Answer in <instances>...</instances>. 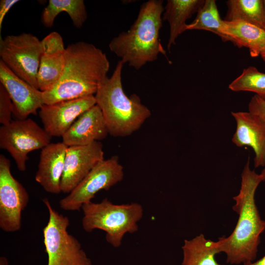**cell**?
Wrapping results in <instances>:
<instances>
[{
	"label": "cell",
	"mask_w": 265,
	"mask_h": 265,
	"mask_svg": "<svg viewBox=\"0 0 265 265\" xmlns=\"http://www.w3.org/2000/svg\"><path fill=\"white\" fill-rule=\"evenodd\" d=\"M81 209L83 230L86 232L95 229L106 232L107 242L116 248L121 246L126 233L138 230L137 222L143 216V208L138 203L116 205L107 198L100 203H85Z\"/></svg>",
	"instance_id": "obj_5"
},
{
	"label": "cell",
	"mask_w": 265,
	"mask_h": 265,
	"mask_svg": "<svg viewBox=\"0 0 265 265\" xmlns=\"http://www.w3.org/2000/svg\"><path fill=\"white\" fill-rule=\"evenodd\" d=\"M42 53L38 73V88L51 90L59 80L64 67L65 49L63 39L57 32L49 33L41 40Z\"/></svg>",
	"instance_id": "obj_14"
},
{
	"label": "cell",
	"mask_w": 265,
	"mask_h": 265,
	"mask_svg": "<svg viewBox=\"0 0 265 265\" xmlns=\"http://www.w3.org/2000/svg\"><path fill=\"white\" fill-rule=\"evenodd\" d=\"M260 55L261 56L262 59L265 61V48L261 53Z\"/></svg>",
	"instance_id": "obj_31"
},
{
	"label": "cell",
	"mask_w": 265,
	"mask_h": 265,
	"mask_svg": "<svg viewBox=\"0 0 265 265\" xmlns=\"http://www.w3.org/2000/svg\"><path fill=\"white\" fill-rule=\"evenodd\" d=\"M66 12L73 25L81 27L87 18L83 0H49L41 14V22L47 27H51L56 16L61 12Z\"/></svg>",
	"instance_id": "obj_21"
},
{
	"label": "cell",
	"mask_w": 265,
	"mask_h": 265,
	"mask_svg": "<svg viewBox=\"0 0 265 265\" xmlns=\"http://www.w3.org/2000/svg\"><path fill=\"white\" fill-rule=\"evenodd\" d=\"M235 92L249 91L255 93L265 100V73L254 66L243 69L242 73L228 86Z\"/></svg>",
	"instance_id": "obj_24"
},
{
	"label": "cell",
	"mask_w": 265,
	"mask_h": 265,
	"mask_svg": "<svg viewBox=\"0 0 265 265\" xmlns=\"http://www.w3.org/2000/svg\"><path fill=\"white\" fill-rule=\"evenodd\" d=\"M123 177V167L117 156L104 159L67 196L60 200V207L66 211L79 210L84 204L91 202L97 192L109 189L121 182Z\"/></svg>",
	"instance_id": "obj_9"
},
{
	"label": "cell",
	"mask_w": 265,
	"mask_h": 265,
	"mask_svg": "<svg viewBox=\"0 0 265 265\" xmlns=\"http://www.w3.org/2000/svg\"><path fill=\"white\" fill-rule=\"evenodd\" d=\"M244 265H265V255L263 258L254 263L251 262L248 264H244Z\"/></svg>",
	"instance_id": "obj_28"
},
{
	"label": "cell",
	"mask_w": 265,
	"mask_h": 265,
	"mask_svg": "<svg viewBox=\"0 0 265 265\" xmlns=\"http://www.w3.org/2000/svg\"><path fill=\"white\" fill-rule=\"evenodd\" d=\"M19 1L18 0H0V30L5 16L11 8Z\"/></svg>",
	"instance_id": "obj_27"
},
{
	"label": "cell",
	"mask_w": 265,
	"mask_h": 265,
	"mask_svg": "<svg viewBox=\"0 0 265 265\" xmlns=\"http://www.w3.org/2000/svg\"><path fill=\"white\" fill-rule=\"evenodd\" d=\"M42 51L41 40L29 33L0 38V60L17 76L38 89Z\"/></svg>",
	"instance_id": "obj_7"
},
{
	"label": "cell",
	"mask_w": 265,
	"mask_h": 265,
	"mask_svg": "<svg viewBox=\"0 0 265 265\" xmlns=\"http://www.w3.org/2000/svg\"><path fill=\"white\" fill-rule=\"evenodd\" d=\"M238 194L233 197V210L238 215L232 234L223 236L216 241L220 252L226 255L231 265L252 262L256 258L260 235L265 230V220L261 218L255 200L256 190L262 181L260 174L251 169L249 159L241 175Z\"/></svg>",
	"instance_id": "obj_1"
},
{
	"label": "cell",
	"mask_w": 265,
	"mask_h": 265,
	"mask_svg": "<svg viewBox=\"0 0 265 265\" xmlns=\"http://www.w3.org/2000/svg\"><path fill=\"white\" fill-rule=\"evenodd\" d=\"M104 159L103 145L100 141L85 146L68 147L61 180V191L67 194L71 192Z\"/></svg>",
	"instance_id": "obj_11"
},
{
	"label": "cell",
	"mask_w": 265,
	"mask_h": 265,
	"mask_svg": "<svg viewBox=\"0 0 265 265\" xmlns=\"http://www.w3.org/2000/svg\"><path fill=\"white\" fill-rule=\"evenodd\" d=\"M237 127L232 141L238 147L249 146L255 154V168L265 165V125L256 115L248 111L231 112Z\"/></svg>",
	"instance_id": "obj_15"
},
{
	"label": "cell",
	"mask_w": 265,
	"mask_h": 265,
	"mask_svg": "<svg viewBox=\"0 0 265 265\" xmlns=\"http://www.w3.org/2000/svg\"><path fill=\"white\" fill-rule=\"evenodd\" d=\"M223 33L235 46L246 47L252 57H256L265 48V30L242 21L223 20Z\"/></svg>",
	"instance_id": "obj_18"
},
{
	"label": "cell",
	"mask_w": 265,
	"mask_h": 265,
	"mask_svg": "<svg viewBox=\"0 0 265 265\" xmlns=\"http://www.w3.org/2000/svg\"><path fill=\"white\" fill-rule=\"evenodd\" d=\"M264 2L265 9V0H264Z\"/></svg>",
	"instance_id": "obj_32"
},
{
	"label": "cell",
	"mask_w": 265,
	"mask_h": 265,
	"mask_svg": "<svg viewBox=\"0 0 265 265\" xmlns=\"http://www.w3.org/2000/svg\"><path fill=\"white\" fill-rule=\"evenodd\" d=\"M68 146L62 142L50 143L41 149L35 181L47 192H61V180Z\"/></svg>",
	"instance_id": "obj_17"
},
{
	"label": "cell",
	"mask_w": 265,
	"mask_h": 265,
	"mask_svg": "<svg viewBox=\"0 0 265 265\" xmlns=\"http://www.w3.org/2000/svg\"><path fill=\"white\" fill-rule=\"evenodd\" d=\"M223 20L220 17L215 0H205L193 21L187 24L186 30H204L219 36L224 42L229 41L223 33Z\"/></svg>",
	"instance_id": "obj_23"
},
{
	"label": "cell",
	"mask_w": 265,
	"mask_h": 265,
	"mask_svg": "<svg viewBox=\"0 0 265 265\" xmlns=\"http://www.w3.org/2000/svg\"><path fill=\"white\" fill-rule=\"evenodd\" d=\"M10 161L0 155V227L4 232L19 231L22 212L26 207L29 195L23 186L12 175Z\"/></svg>",
	"instance_id": "obj_10"
},
{
	"label": "cell",
	"mask_w": 265,
	"mask_h": 265,
	"mask_svg": "<svg viewBox=\"0 0 265 265\" xmlns=\"http://www.w3.org/2000/svg\"><path fill=\"white\" fill-rule=\"evenodd\" d=\"M226 21H242L265 30L264 0H229L226 1Z\"/></svg>",
	"instance_id": "obj_22"
},
{
	"label": "cell",
	"mask_w": 265,
	"mask_h": 265,
	"mask_svg": "<svg viewBox=\"0 0 265 265\" xmlns=\"http://www.w3.org/2000/svg\"><path fill=\"white\" fill-rule=\"evenodd\" d=\"M262 181H265V165L263 169L262 170L260 174Z\"/></svg>",
	"instance_id": "obj_30"
},
{
	"label": "cell",
	"mask_w": 265,
	"mask_h": 265,
	"mask_svg": "<svg viewBox=\"0 0 265 265\" xmlns=\"http://www.w3.org/2000/svg\"><path fill=\"white\" fill-rule=\"evenodd\" d=\"M51 138L30 118L12 120L0 128V148L10 154L22 172L26 168L28 153L47 146Z\"/></svg>",
	"instance_id": "obj_8"
},
{
	"label": "cell",
	"mask_w": 265,
	"mask_h": 265,
	"mask_svg": "<svg viewBox=\"0 0 265 265\" xmlns=\"http://www.w3.org/2000/svg\"><path fill=\"white\" fill-rule=\"evenodd\" d=\"M95 105V96L44 104L39 116L51 137H62L81 114Z\"/></svg>",
	"instance_id": "obj_12"
},
{
	"label": "cell",
	"mask_w": 265,
	"mask_h": 265,
	"mask_svg": "<svg viewBox=\"0 0 265 265\" xmlns=\"http://www.w3.org/2000/svg\"><path fill=\"white\" fill-rule=\"evenodd\" d=\"M182 248V265H224L219 264L215 258L220 253L217 242L207 239L202 234L185 240Z\"/></svg>",
	"instance_id": "obj_20"
},
{
	"label": "cell",
	"mask_w": 265,
	"mask_h": 265,
	"mask_svg": "<svg viewBox=\"0 0 265 265\" xmlns=\"http://www.w3.org/2000/svg\"><path fill=\"white\" fill-rule=\"evenodd\" d=\"M124 63L119 60L110 78L100 83L95 95L109 134L115 137L130 135L138 130L151 116L150 109L136 94L126 95L122 83Z\"/></svg>",
	"instance_id": "obj_4"
},
{
	"label": "cell",
	"mask_w": 265,
	"mask_h": 265,
	"mask_svg": "<svg viewBox=\"0 0 265 265\" xmlns=\"http://www.w3.org/2000/svg\"><path fill=\"white\" fill-rule=\"evenodd\" d=\"M43 201L49 215L43 231L47 265H92L80 242L67 231L69 218L56 211L47 198Z\"/></svg>",
	"instance_id": "obj_6"
},
{
	"label": "cell",
	"mask_w": 265,
	"mask_h": 265,
	"mask_svg": "<svg viewBox=\"0 0 265 265\" xmlns=\"http://www.w3.org/2000/svg\"><path fill=\"white\" fill-rule=\"evenodd\" d=\"M0 265H8L7 259L4 257H1L0 258Z\"/></svg>",
	"instance_id": "obj_29"
},
{
	"label": "cell",
	"mask_w": 265,
	"mask_h": 265,
	"mask_svg": "<svg viewBox=\"0 0 265 265\" xmlns=\"http://www.w3.org/2000/svg\"><path fill=\"white\" fill-rule=\"evenodd\" d=\"M205 2L204 0H168L162 16V21L169 24L170 34L167 49L176 44L178 37L186 31V21L197 13Z\"/></svg>",
	"instance_id": "obj_19"
},
{
	"label": "cell",
	"mask_w": 265,
	"mask_h": 265,
	"mask_svg": "<svg viewBox=\"0 0 265 265\" xmlns=\"http://www.w3.org/2000/svg\"><path fill=\"white\" fill-rule=\"evenodd\" d=\"M0 84L7 92L13 106V115L18 120L36 114L44 104L43 92L15 74L0 60Z\"/></svg>",
	"instance_id": "obj_13"
},
{
	"label": "cell",
	"mask_w": 265,
	"mask_h": 265,
	"mask_svg": "<svg viewBox=\"0 0 265 265\" xmlns=\"http://www.w3.org/2000/svg\"><path fill=\"white\" fill-rule=\"evenodd\" d=\"M248 111L257 116L265 125V100L253 96L248 104Z\"/></svg>",
	"instance_id": "obj_26"
},
{
	"label": "cell",
	"mask_w": 265,
	"mask_h": 265,
	"mask_svg": "<svg viewBox=\"0 0 265 265\" xmlns=\"http://www.w3.org/2000/svg\"><path fill=\"white\" fill-rule=\"evenodd\" d=\"M13 112L11 100L4 87L0 84V123L1 125L11 122Z\"/></svg>",
	"instance_id": "obj_25"
},
{
	"label": "cell",
	"mask_w": 265,
	"mask_h": 265,
	"mask_svg": "<svg viewBox=\"0 0 265 265\" xmlns=\"http://www.w3.org/2000/svg\"><path fill=\"white\" fill-rule=\"evenodd\" d=\"M109 66L106 53L93 44L79 41L69 45L59 80L51 90L42 92L44 104L95 96Z\"/></svg>",
	"instance_id": "obj_2"
},
{
	"label": "cell",
	"mask_w": 265,
	"mask_h": 265,
	"mask_svg": "<svg viewBox=\"0 0 265 265\" xmlns=\"http://www.w3.org/2000/svg\"><path fill=\"white\" fill-rule=\"evenodd\" d=\"M109 134L99 107L95 105L82 114L62 136L68 147L85 146L105 139Z\"/></svg>",
	"instance_id": "obj_16"
},
{
	"label": "cell",
	"mask_w": 265,
	"mask_h": 265,
	"mask_svg": "<svg viewBox=\"0 0 265 265\" xmlns=\"http://www.w3.org/2000/svg\"><path fill=\"white\" fill-rule=\"evenodd\" d=\"M163 1L150 0L141 5L137 18L127 31L110 42L109 50L124 63L140 69L147 62L157 59L159 53L166 55L159 39L164 12Z\"/></svg>",
	"instance_id": "obj_3"
}]
</instances>
